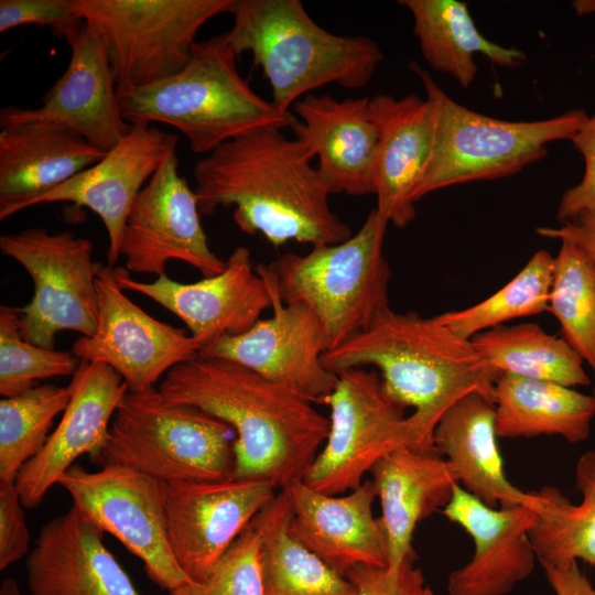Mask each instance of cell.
I'll list each match as a JSON object with an SVG mask.
<instances>
[{
  "label": "cell",
  "mask_w": 595,
  "mask_h": 595,
  "mask_svg": "<svg viewBox=\"0 0 595 595\" xmlns=\"http://www.w3.org/2000/svg\"><path fill=\"white\" fill-rule=\"evenodd\" d=\"M312 150L266 128L227 141L194 166L201 215L234 206V221L247 235H262L280 247L334 245L348 239L350 226L331 208V193L312 165Z\"/></svg>",
  "instance_id": "obj_1"
},
{
  "label": "cell",
  "mask_w": 595,
  "mask_h": 595,
  "mask_svg": "<svg viewBox=\"0 0 595 595\" xmlns=\"http://www.w3.org/2000/svg\"><path fill=\"white\" fill-rule=\"evenodd\" d=\"M232 428V478L275 489L303 478L325 443L329 419L293 389L228 359L199 355L172 368L158 388Z\"/></svg>",
  "instance_id": "obj_2"
},
{
  "label": "cell",
  "mask_w": 595,
  "mask_h": 595,
  "mask_svg": "<svg viewBox=\"0 0 595 595\" xmlns=\"http://www.w3.org/2000/svg\"><path fill=\"white\" fill-rule=\"evenodd\" d=\"M332 372L376 367L387 396L414 409L407 416L412 448L436 452L434 430L444 413L458 400L478 392L494 403L500 374L436 316L416 312L381 311L371 324L323 355Z\"/></svg>",
  "instance_id": "obj_3"
},
{
  "label": "cell",
  "mask_w": 595,
  "mask_h": 595,
  "mask_svg": "<svg viewBox=\"0 0 595 595\" xmlns=\"http://www.w3.org/2000/svg\"><path fill=\"white\" fill-rule=\"evenodd\" d=\"M225 33L237 56L250 53L270 83L271 102L282 112L329 84L368 85L385 56L366 35H336L321 28L300 0H235Z\"/></svg>",
  "instance_id": "obj_4"
},
{
  "label": "cell",
  "mask_w": 595,
  "mask_h": 595,
  "mask_svg": "<svg viewBox=\"0 0 595 595\" xmlns=\"http://www.w3.org/2000/svg\"><path fill=\"white\" fill-rule=\"evenodd\" d=\"M237 54L220 34L197 41L181 71L156 83L117 90L130 125L161 122L180 130L193 152L266 128H290L298 118L260 97L237 68Z\"/></svg>",
  "instance_id": "obj_5"
},
{
  "label": "cell",
  "mask_w": 595,
  "mask_h": 595,
  "mask_svg": "<svg viewBox=\"0 0 595 595\" xmlns=\"http://www.w3.org/2000/svg\"><path fill=\"white\" fill-rule=\"evenodd\" d=\"M388 225L374 208L345 241L259 263L282 302L302 303L314 312L327 336L328 350L367 328L390 306L392 273L383 255Z\"/></svg>",
  "instance_id": "obj_6"
},
{
  "label": "cell",
  "mask_w": 595,
  "mask_h": 595,
  "mask_svg": "<svg viewBox=\"0 0 595 595\" xmlns=\"http://www.w3.org/2000/svg\"><path fill=\"white\" fill-rule=\"evenodd\" d=\"M235 431L192 405L166 401L159 389L128 390L96 463L133 468L160 480L232 478Z\"/></svg>",
  "instance_id": "obj_7"
},
{
  "label": "cell",
  "mask_w": 595,
  "mask_h": 595,
  "mask_svg": "<svg viewBox=\"0 0 595 595\" xmlns=\"http://www.w3.org/2000/svg\"><path fill=\"white\" fill-rule=\"evenodd\" d=\"M411 69L436 109L434 149L418 201L448 186L516 174L543 159L549 143L571 140L588 118L584 109L532 121L493 118L456 102L416 63Z\"/></svg>",
  "instance_id": "obj_8"
},
{
  "label": "cell",
  "mask_w": 595,
  "mask_h": 595,
  "mask_svg": "<svg viewBox=\"0 0 595 595\" xmlns=\"http://www.w3.org/2000/svg\"><path fill=\"white\" fill-rule=\"evenodd\" d=\"M235 0H73L104 42L117 90L167 78L190 58L199 29Z\"/></svg>",
  "instance_id": "obj_9"
},
{
  "label": "cell",
  "mask_w": 595,
  "mask_h": 595,
  "mask_svg": "<svg viewBox=\"0 0 595 595\" xmlns=\"http://www.w3.org/2000/svg\"><path fill=\"white\" fill-rule=\"evenodd\" d=\"M1 252L19 262L31 277L34 294L20 307L23 338L54 349L55 335L73 331L91 336L98 325L96 275L101 263L94 245L71 231L28 228L0 237Z\"/></svg>",
  "instance_id": "obj_10"
},
{
  "label": "cell",
  "mask_w": 595,
  "mask_h": 595,
  "mask_svg": "<svg viewBox=\"0 0 595 595\" xmlns=\"http://www.w3.org/2000/svg\"><path fill=\"white\" fill-rule=\"evenodd\" d=\"M324 403L331 409L328 435L302 478L314 490L332 496L351 491L381 457L412 448L404 408L387 396L376 371L339 372Z\"/></svg>",
  "instance_id": "obj_11"
},
{
  "label": "cell",
  "mask_w": 595,
  "mask_h": 595,
  "mask_svg": "<svg viewBox=\"0 0 595 595\" xmlns=\"http://www.w3.org/2000/svg\"><path fill=\"white\" fill-rule=\"evenodd\" d=\"M56 484L67 490L75 508L143 562L152 582L172 591L191 581L169 542L166 482L120 465L88 472L74 464Z\"/></svg>",
  "instance_id": "obj_12"
},
{
  "label": "cell",
  "mask_w": 595,
  "mask_h": 595,
  "mask_svg": "<svg viewBox=\"0 0 595 595\" xmlns=\"http://www.w3.org/2000/svg\"><path fill=\"white\" fill-rule=\"evenodd\" d=\"M98 325L72 346L79 360L110 366L131 391L154 388L175 366L198 356V344L184 329L161 322L132 302L116 277L101 264L96 275Z\"/></svg>",
  "instance_id": "obj_13"
},
{
  "label": "cell",
  "mask_w": 595,
  "mask_h": 595,
  "mask_svg": "<svg viewBox=\"0 0 595 595\" xmlns=\"http://www.w3.org/2000/svg\"><path fill=\"white\" fill-rule=\"evenodd\" d=\"M119 255L129 272L166 274V263L183 261L204 278L221 272L226 260L209 248L197 196L178 173L172 152L138 195L126 221Z\"/></svg>",
  "instance_id": "obj_14"
},
{
  "label": "cell",
  "mask_w": 595,
  "mask_h": 595,
  "mask_svg": "<svg viewBox=\"0 0 595 595\" xmlns=\"http://www.w3.org/2000/svg\"><path fill=\"white\" fill-rule=\"evenodd\" d=\"M66 42L71 47L69 63L42 97V105L2 108L0 128H60L107 153L127 136L132 125L121 116L106 46L85 21Z\"/></svg>",
  "instance_id": "obj_15"
},
{
  "label": "cell",
  "mask_w": 595,
  "mask_h": 595,
  "mask_svg": "<svg viewBox=\"0 0 595 595\" xmlns=\"http://www.w3.org/2000/svg\"><path fill=\"white\" fill-rule=\"evenodd\" d=\"M256 270L271 295V317L260 318L242 334L223 336L199 355L231 360L293 389L311 402L324 403L338 375L323 364L329 345L320 320L302 303L282 302L259 263Z\"/></svg>",
  "instance_id": "obj_16"
},
{
  "label": "cell",
  "mask_w": 595,
  "mask_h": 595,
  "mask_svg": "<svg viewBox=\"0 0 595 595\" xmlns=\"http://www.w3.org/2000/svg\"><path fill=\"white\" fill-rule=\"evenodd\" d=\"M261 479L167 483L165 519L173 555L194 582L204 581L217 561L275 497Z\"/></svg>",
  "instance_id": "obj_17"
},
{
  "label": "cell",
  "mask_w": 595,
  "mask_h": 595,
  "mask_svg": "<svg viewBox=\"0 0 595 595\" xmlns=\"http://www.w3.org/2000/svg\"><path fill=\"white\" fill-rule=\"evenodd\" d=\"M116 277L122 290L148 296L182 320L199 353L225 335L247 332L271 307L269 289L244 246L231 251L221 272L193 283H180L166 274L141 282L131 279L125 267L116 268Z\"/></svg>",
  "instance_id": "obj_18"
},
{
  "label": "cell",
  "mask_w": 595,
  "mask_h": 595,
  "mask_svg": "<svg viewBox=\"0 0 595 595\" xmlns=\"http://www.w3.org/2000/svg\"><path fill=\"white\" fill-rule=\"evenodd\" d=\"M539 510L528 506L494 508L457 485L442 513L472 539L470 560L447 580L448 595H506L534 570L530 530Z\"/></svg>",
  "instance_id": "obj_19"
},
{
  "label": "cell",
  "mask_w": 595,
  "mask_h": 595,
  "mask_svg": "<svg viewBox=\"0 0 595 595\" xmlns=\"http://www.w3.org/2000/svg\"><path fill=\"white\" fill-rule=\"evenodd\" d=\"M72 397L42 450L20 469L14 483L25 508L40 505L75 459L99 457L112 418L129 388L110 366L80 360L71 381Z\"/></svg>",
  "instance_id": "obj_20"
},
{
  "label": "cell",
  "mask_w": 595,
  "mask_h": 595,
  "mask_svg": "<svg viewBox=\"0 0 595 595\" xmlns=\"http://www.w3.org/2000/svg\"><path fill=\"white\" fill-rule=\"evenodd\" d=\"M176 134L151 123L132 125L127 136L97 163L43 194L31 206L69 202L93 210L108 235V266L120 258L119 249L128 215L143 187L175 151Z\"/></svg>",
  "instance_id": "obj_21"
},
{
  "label": "cell",
  "mask_w": 595,
  "mask_h": 595,
  "mask_svg": "<svg viewBox=\"0 0 595 595\" xmlns=\"http://www.w3.org/2000/svg\"><path fill=\"white\" fill-rule=\"evenodd\" d=\"M368 113L378 130L372 194L376 210L396 227L415 217L418 193L435 142L436 109L430 98L411 93L402 98L377 94Z\"/></svg>",
  "instance_id": "obj_22"
},
{
  "label": "cell",
  "mask_w": 595,
  "mask_h": 595,
  "mask_svg": "<svg viewBox=\"0 0 595 595\" xmlns=\"http://www.w3.org/2000/svg\"><path fill=\"white\" fill-rule=\"evenodd\" d=\"M293 539L338 574L356 565L388 567V543L372 504L377 490L371 479L344 496L322 494L302 479L289 485Z\"/></svg>",
  "instance_id": "obj_23"
},
{
  "label": "cell",
  "mask_w": 595,
  "mask_h": 595,
  "mask_svg": "<svg viewBox=\"0 0 595 595\" xmlns=\"http://www.w3.org/2000/svg\"><path fill=\"white\" fill-rule=\"evenodd\" d=\"M25 569L30 595H141L104 531L74 506L41 528Z\"/></svg>",
  "instance_id": "obj_24"
},
{
  "label": "cell",
  "mask_w": 595,
  "mask_h": 595,
  "mask_svg": "<svg viewBox=\"0 0 595 595\" xmlns=\"http://www.w3.org/2000/svg\"><path fill=\"white\" fill-rule=\"evenodd\" d=\"M369 98L309 94L293 106L296 139L318 158L317 172L331 194H372L378 130Z\"/></svg>",
  "instance_id": "obj_25"
},
{
  "label": "cell",
  "mask_w": 595,
  "mask_h": 595,
  "mask_svg": "<svg viewBox=\"0 0 595 595\" xmlns=\"http://www.w3.org/2000/svg\"><path fill=\"white\" fill-rule=\"evenodd\" d=\"M380 499L388 543V571H399L414 553L412 539L416 526L451 501L458 484L448 462L437 452L399 447L381 457L371 468Z\"/></svg>",
  "instance_id": "obj_26"
},
{
  "label": "cell",
  "mask_w": 595,
  "mask_h": 595,
  "mask_svg": "<svg viewBox=\"0 0 595 595\" xmlns=\"http://www.w3.org/2000/svg\"><path fill=\"white\" fill-rule=\"evenodd\" d=\"M497 439L494 403L478 392L452 405L433 433L435 451L468 494L494 508L522 505L540 510V490L526 493L507 478Z\"/></svg>",
  "instance_id": "obj_27"
},
{
  "label": "cell",
  "mask_w": 595,
  "mask_h": 595,
  "mask_svg": "<svg viewBox=\"0 0 595 595\" xmlns=\"http://www.w3.org/2000/svg\"><path fill=\"white\" fill-rule=\"evenodd\" d=\"M106 153L78 134L47 126L0 132V219L97 163Z\"/></svg>",
  "instance_id": "obj_28"
},
{
  "label": "cell",
  "mask_w": 595,
  "mask_h": 595,
  "mask_svg": "<svg viewBox=\"0 0 595 595\" xmlns=\"http://www.w3.org/2000/svg\"><path fill=\"white\" fill-rule=\"evenodd\" d=\"M494 407L500 439L558 435L576 444L587 440L595 418L594 394L509 374L496 380Z\"/></svg>",
  "instance_id": "obj_29"
},
{
  "label": "cell",
  "mask_w": 595,
  "mask_h": 595,
  "mask_svg": "<svg viewBox=\"0 0 595 595\" xmlns=\"http://www.w3.org/2000/svg\"><path fill=\"white\" fill-rule=\"evenodd\" d=\"M413 18V34L425 62L435 71L453 77L464 89L477 75L475 55H485L493 64L520 67L527 55L486 39L470 17L467 3L458 0H401Z\"/></svg>",
  "instance_id": "obj_30"
},
{
  "label": "cell",
  "mask_w": 595,
  "mask_h": 595,
  "mask_svg": "<svg viewBox=\"0 0 595 595\" xmlns=\"http://www.w3.org/2000/svg\"><path fill=\"white\" fill-rule=\"evenodd\" d=\"M286 489L252 519L259 533L263 595H356V587L293 539Z\"/></svg>",
  "instance_id": "obj_31"
},
{
  "label": "cell",
  "mask_w": 595,
  "mask_h": 595,
  "mask_svg": "<svg viewBox=\"0 0 595 595\" xmlns=\"http://www.w3.org/2000/svg\"><path fill=\"white\" fill-rule=\"evenodd\" d=\"M575 484L577 505L555 487L540 490L543 504L530 530L540 564L565 567L582 561L595 567V450L578 457Z\"/></svg>",
  "instance_id": "obj_32"
},
{
  "label": "cell",
  "mask_w": 595,
  "mask_h": 595,
  "mask_svg": "<svg viewBox=\"0 0 595 595\" xmlns=\"http://www.w3.org/2000/svg\"><path fill=\"white\" fill-rule=\"evenodd\" d=\"M480 356L499 374L555 382L569 388L588 386L583 360L562 337L539 325H499L470 338Z\"/></svg>",
  "instance_id": "obj_33"
},
{
  "label": "cell",
  "mask_w": 595,
  "mask_h": 595,
  "mask_svg": "<svg viewBox=\"0 0 595 595\" xmlns=\"http://www.w3.org/2000/svg\"><path fill=\"white\" fill-rule=\"evenodd\" d=\"M553 257L548 311L560 323L563 338L595 369V267L570 240H560Z\"/></svg>",
  "instance_id": "obj_34"
},
{
  "label": "cell",
  "mask_w": 595,
  "mask_h": 595,
  "mask_svg": "<svg viewBox=\"0 0 595 595\" xmlns=\"http://www.w3.org/2000/svg\"><path fill=\"white\" fill-rule=\"evenodd\" d=\"M72 397L71 383L35 386L0 401V480L14 482L22 466L45 445L57 414Z\"/></svg>",
  "instance_id": "obj_35"
},
{
  "label": "cell",
  "mask_w": 595,
  "mask_h": 595,
  "mask_svg": "<svg viewBox=\"0 0 595 595\" xmlns=\"http://www.w3.org/2000/svg\"><path fill=\"white\" fill-rule=\"evenodd\" d=\"M552 271L553 257L539 250L511 281L486 300L436 317L457 336L470 339L510 320L538 315L548 311Z\"/></svg>",
  "instance_id": "obj_36"
},
{
  "label": "cell",
  "mask_w": 595,
  "mask_h": 595,
  "mask_svg": "<svg viewBox=\"0 0 595 595\" xmlns=\"http://www.w3.org/2000/svg\"><path fill=\"white\" fill-rule=\"evenodd\" d=\"M80 364L73 353L47 349L25 340L20 329V307L0 306V394L14 397L37 380L74 375Z\"/></svg>",
  "instance_id": "obj_37"
},
{
  "label": "cell",
  "mask_w": 595,
  "mask_h": 595,
  "mask_svg": "<svg viewBox=\"0 0 595 595\" xmlns=\"http://www.w3.org/2000/svg\"><path fill=\"white\" fill-rule=\"evenodd\" d=\"M259 547V533L250 523L204 581H190L170 595H263Z\"/></svg>",
  "instance_id": "obj_38"
},
{
  "label": "cell",
  "mask_w": 595,
  "mask_h": 595,
  "mask_svg": "<svg viewBox=\"0 0 595 595\" xmlns=\"http://www.w3.org/2000/svg\"><path fill=\"white\" fill-rule=\"evenodd\" d=\"M83 23L73 0H1L0 33L22 25L50 26L67 40Z\"/></svg>",
  "instance_id": "obj_39"
},
{
  "label": "cell",
  "mask_w": 595,
  "mask_h": 595,
  "mask_svg": "<svg viewBox=\"0 0 595 595\" xmlns=\"http://www.w3.org/2000/svg\"><path fill=\"white\" fill-rule=\"evenodd\" d=\"M414 561L415 553H412L396 573L387 567L356 565L345 577L356 587V595H435Z\"/></svg>",
  "instance_id": "obj_40"
},
{
  "label": "cell",
  "mask_w": 595,
  "mask_h": 595,
  "mask_svg": "<svg viewBox=\"0 0 595 595\" xmlns=\"http://www.w3.org/2000/svg\"><path fill=\"white\" fill-rule=\"evenodd\" d=\"M584 160L582 180L561 196L556 220L567 223L584 212H595V113L588 116L570 140Z\"/></svg>",
  "instance_id": "obj_41"
},
{
  "label": "cell",
  "mask_w": 595,
  "mask_h": 595,
  "mask_svg": "<svg viewBox=\"0 0 595 595\" xmlns=\"http://www.w3.org/2000/svg\"><path fill=\"white\" fill-rule=\"evenodd\" d=\"M14 482L0 480V570L29 554L30 532Z\"/></svg>",
  "instance_id": "obj_42"
},
{
  "label": "cell",
  "mask_w": 595,
  "mask_h": 595,
  "mask_svg": "<svg viewBox=\"0 0 595 595\" xmlns=\"http://www.w3.org/2000/svg\"><path fill=\"white\" fill-rule=\"evenodd\" d=\"M536 232L545 238L570 240L589 257L595 267V212H584L560 227H538ZM595 376V369L593 370Z\"/></svg>",
  "instance_id": "obj_43"
},
{
  "label": "cell",
  "mask_w": 595,
  "mask_h": 595,
  "mask_svg": "<svg viewBox=\"0 0 595 595\" xmlns=\"http://www.w3.org/2000/svg\"><path fill=\"white\" fill-rule=\"evenodd\" d=\"M549 584L556 595H595V587L583 574L578 563L565 567L541 564Z\"/></svg>",
  "instance_id": "obj_44"
},
{
  "label": "cell",
  "mask_w": 595,
  "mask_h": 595,
  "mask_svg": "<svg viewBox=\"0 0 595 595\" xmlns=\"http://www.w3.org/2000/svg\"><path fill=\"white\" fill-rule=\"evenodd\" d=\"M571 6L580 17L595 14V0H574Z\"/></svg>",
  "instance_id": "obj_45"
},
{
  "label": "cell",
  "mask_w": 595,
  "mask_h": 595,
  "mask_svg": "<svg viewBox=\"0 0 595 595\" xmlns=\"http://www.w3.org/2000/svg\"><path fill=\"white\" fill-rule=\"evenodd\" d=\"M0 595H22V593L17 581L11 577H7L1 583Z\"/></svg>",
  "instance_id": "obj_46"
},
{
  "label": "cell",
  "mask_w": 595,
  "mask_h": 595,
  "mask_svg": "<svg viewBox=\"0 0 595 595\" xmlns=\"http://www.w3.org/2000/svg\"><path fill=\"white\" fill-rule=\"evenodd\" d=\"M593 394L595 396V387H594V389H593Z\"/></svg>",
  "instance_id": "obj_47"
}]
</instances>
